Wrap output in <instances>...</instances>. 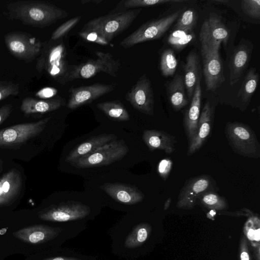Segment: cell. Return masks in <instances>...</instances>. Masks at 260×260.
I'll return each mask as SVG.
<instances>
[{"label": "cell", "mask_w": 260, "mask_h": 260, "mask_svg": "<svg viewBox=\"0 0 260 260\" xmlns=\"http://www.w3.org/2000/svg\"><path fill=\"white\" fill-rule=\"evenodd\" d=\"M10 19L36 27H44L67 18V11L56 6L41 1H23L12 2L7 7Z\"/></svg>", "instance_id": "1"}, {"label": "cell", "mask_w": 260, "mask_h": 260, "mask_svg": "<svg viewBox=\"0 0 260 260\" xmlns=\"http://www.w3.org/2000/svg\"><path fill=\"white\" fill-rule=\"evenodd\" d=\"M142 11L141 8L110 12L86 23L83 30L96 32L108 42L128 28Z\"/></svg>", "instance_id": "2"}, {"label": "cell", "mask_w": 260, "mask_h": 260, "mask_svg": "<svg viewBox=\"0 0 260 260\" xmlns=\"http://www.w3.org/2000/svg\"><path fill=\"white\" fill-rule=\"evenodd\" d=\"M225 134L233 150L244 157L258 158L260 144L251 127L243 123L229 122L225 127Z\"/></svg>", "instance_id": "3"}, {"label": "cell", "mask_w": 260, "mask_h": 260, "mask_svg": "<svg viewBox=\"0 0 260 260\" xmlns=\"http://www.w3.org/2000/svg\"><path fill=\"white\" fill-rule=\"evenodd\" d=\"M66 54L62 42L43 45L36 64L37 70L39 72L45 70L51 77L62 84L72 68L68 64Z\"/></svg>", "instance_id": "4"}, {"label": "cell", "mask_w": 260, "mask_h": 260, "mask_svg": "<svg viewBox=\"0 0 260 260\" xmlns=\"http://www.w3.org/2000/svg\"><path fill=\"white\" fill-rule=\"evenodd\" d=\"M181 14V11L178 10L163 17L147 21L123 39L120 42L119 46L127 49L141 43L160 38Z\"/></svg>", "instance_id": "5"}, {"label": "cell", "mask_w": 260, "mask_h": 260, "mask_svg": "<svg viewBox=\"0 0 260 260\" xmlns=\"http://www.w3.org/2000/svg\"><path fill=\"white\" fill-rule=\"evenodd\" d=\"M96 59L72 67L62 84L77 79H88L101 72L116 77L120 66L119 60L115 59L109 52L96 51Z\"/></svg>", "instance_id": "6"}, {"label": "cell", "mask_w": 260, "mask_h": 260, "mask_svg": "<svg viewBox=\"0 0 260 260\" xmlns=\"http://www.w3.org/2000/svg\"><path fill=\"white\" fill-rule=\"evenodd\" d=\"M8 50L15 58L29 62L40 55L43 44L29 34L12 32L4 37Z\"/></svg>", "instance_id": "7"}, {"label": "cell", "mask_w": 260, "mask_h": 260, "mask_svg": "<svg viewBox=\"0 0 260 260\" xmlns=\"http://www.w3.org/2000/svg\"><path fill=\"white\" fill-rule=\"evenodd\" d=\"M128 151L122 141L114 140L80 158L73 164L80 168L107 165L121 159Z\"/></svg>", "instance_id": "8"}, {"label": "cell", "mask_w": 260, "mask_h": 260, "mask_svg": "<svg viewBox=\"0 0 260 260\" xmlns=\"http://www.w3.org/2000/svg\"><path fill=\"white\" fill-rule=\"evenodd\" d=\"M216 189V182L210 175L202 174L190 178L180 191L176 204L179 209H191L197 204L200 196L207 191Z\"/></svg>", "instance_id": "9"}, {"label": "cell", "mask_w": 260, "mask_h": 260, "mask_svg": "<svg viewBox=\"0 0 260 260\" xmlns=\"http://www.w3.org/2000/svg\"><path fill=\"white\" fill-rule=\"evenodd\" d=\"M51 117L34 122L16 124L0 131V147L16 146L39 135Z\"/></svg>", "instance_id": "10"}, {"label": "cell", "mask_w": 260, "mask_h": 260, "mask_svg": "<svg viewBox=\"0 0 260 260\" xmlns=\"http://www.w3.org/2000/svg\"><path fill=\"white\" fill-rule=\"evenodd\" d=\"M229 31L222 22L219 16L212 13L202 23L199 34L201 48L219 51L220 44H226L229 38Z\"/></svg>", "instance_id": "11"}, {"label": "cell", "mask_w": 260, "mask_h": 260, "mask_svg": "<svg viewBox=\"0 0 260 260\" xmlns=\"http://www.w3.org/2000/svg\"><path fill=\"white\" fill-rule=\"evenodd\" d=\"M125 99L139 112L149 115L153 114L154 93L151 83L146 74L139 78L127 92Z\"/></svg>", "instance_id": "12"}, {"label": "cell", "mask_w": 260, "mask_h": 260, "mask_svg": "<svg viewBox=\"0 0 260 260\" xmlns=\"http://www.w3.org/2000/svg\"><path fill=\"white\" fill-rule=\"evenodd\" d=\"M201 52L206 90L215 91L225 80L219 52L201 48Z\"/></svg>", "instance_id": "13"}, {"label": "cell", "mask_w": 260, "mask_h": 260, "mask_svg": "<svg viewBox=\"0 0 260 260\" xmlns=\"http://www.w3.org/2000/svg\"><path fill=\"white\" fill-rule=\"evenodd\" d=\"M90 212L89 208L78 202L63 203L41 212V220L53 222H66L84 218Z\"/></svg>", "instance_id": "14"}, {"label": "cell", "mask_w": 260, "mask_h": 260, "mask_svg": "<svg viewBox=\"0 0 260 260\" xmlns=\"http://www.w3.org/2000/svg\"><path fill=\"white\" fill-rule=\"evenodd\" d=\"M116 84L95 83L70 89V97L67 107L71 109H76L113 91Z\"/></svg>", "instance_id": "15"}, {"label": "cell", "mask_w": 260, "mask_h": 260, "mask_svg": "<svg viewBox=\"0 0 260 260\" xmlns=\"http://www.w3.org/2000/svg\"><path fill=\"white\" fill-rule=\"evenodd\" d=\"M214 109L209 102H206L198 121L197 132L188 142L187 155L190 156L200 150L206 143L212 131Z\"/></svg>", "instance_id": "16"}, {"label": "cell", "mask_w": 260, "mask_h": 260, "mask_svg": "<svg viewBox=\"0 0 260 260\" xmlns=\"http://www.w3.org/2000/svg\"><path fill=\"white\" fill-rule=\"evenodd\" d=\"M252 50V43L245 39L234 50L229 63L231 85L237 83L242 76L250 61Z\"/></svg>", "instance_id": "17"}, {"label": "cell", "mask_w": 260, "mask_h": 260, "mask_svg": "<svg viewBox=\"0 0 260 260\" xmlns=\"http://www.w3.org/2000/svg\"><path fill=\"white\" fill-rule=\"evenodd\" d=\"M61 229L42 224L26 226L13 233L19 240L30 244H40L51 240L58 236Z\"/></svg>", "instance_id": "18"}, {"label": "cell", "mask_w": 260, "mask_h": 260, "mask_svg": "<svg viewBox=\"0 0 260 260\" xmlns=\"http://www.w3.org/2000/svg\"><path fill=\"white\" fill-rule=\"evenodd\" d=\"M202 90L201 80H199L193 92L190 104L186 111L183 118V126L188 142L194 136L200 116Z\"/></svg>", "instance_id": "19"}, {"label": "cell", "mask_w": 260, "mask_h": 260, "mask_svg": "<svg viewBox=\"0 0 260 260\" xmlns=\"http://www.w3.org/2000/svg\"><path fill=\"white\" fill-rule=\"evenodd\" d=\"M22 177L17 170L12 169L0 178V206L11 203L20 193Z\"/></svg>", "instance_id": "20"}, {"label": "cell", "mask_w": 260, "mask_h": 260, "mask_svg": "<svg viewBox=\"0 0 260 260\" xmlns=\"http://www.w3.org/2000/svg\"><path fill=\"white\" fill-rule=\"evenodd\" d=\"M101 188L114 200L123 204H135L141 202L144 198L139 190L131 185L109 183Z\"/></svg>", "instance_id": "21"}, {"label": "cell", "mask_w": 260, "mask_h": 260, "mask_svg": "<svg viewBox=\"0 0 260 260\" xmlns=\"http://www.w3.org/2000/svg\"><path fill=\"white\" fill-rule=\"evenodd\" d=\"M185 62L183 64L184 72V81L187 96L190 102L196 84L201 79V68L199 56L194 49L189 52L186 57Z\"/></svg>", "instance_id": "22"}, {"label": "cell", "mask_w": 260, "mask_h": 260, "mask_svg": "<svg viewBox=\"0 0 260 260\" xmlns=\"http://www.w3.org/2000/svg\"><path fill=\"white\" fill-rule=\"evenodd\" d=\"M142 138L150 151L162 150L168 154L175 151V137L165 131L146 129L143 132Z\"/></svg>", "instance_id": "23"}, {"label": "cell", "mask_w": 260, "mask_h": 260, "mask_svg": "<svg viewBox=\"0 0 260 260\" xmlns=\"http://www.w3.org/2000/svg\"><path fill=\"white\" fill-rule=\"evenodd\" d=\"M169 102L175 111H179L188 103L183 77L176 74L173 79L165 84Z\"/></svg>", "instance_id": "24"}, {"label": "cell", "mask_w": 260, "mask_h": 260, "mask_svg": "<svg viewBox=\"0 0 260 260\" xmlns=\"http://www.w3.org/2000/svg\"><path fill=\"white\" fill-rule=\"evenodd\" d=\"M64 104L65 101L62 98L39 100L27 97L22 100L20 109L25 114L45 113L56 110Z\"/></svg>", "instance_id": "25"}, {"label": "cell", "mask_w": 260, "mask_h": 260, "mask_svg": "<svg viewBox=\"0 0 260 260\" xmlns=\"http://www.w3.org/2000/svg\"><path fill=\"white\" fill-rule=\"evenodd\" d=\"M115 138L116 137L112 134H103L92 137L75 148L67 156L66 160L73 164L80 158L109 143Z\"/></svg>", "instance_id": "26"}, {"label": "cell", "mask_w": 260, "mask_h": 260, "mask_svg": "<svg viewBox=\"0 0 260 260\" xmlns=\"http://www.w3.org/2000/svg\"><path fill=\"white\" fill-rule=\"evenodd\" d=\"M259 79V75L254 68H250L245 77L238 92V97L244 104H249L255 91Z\"/></svg>", "instance_id": "27"}, {"label": "cell", "mask_w": 260, "mask_h": 260, "mask_svg": "<svg viewBox=\"0 0 260 260\" xmlns=\"http://www.w3.org/2000/svg\"><path fill=\"white\" fill-rule=\"evenodd\" d=\"M98 109L108 117L117 121H128L130 117L128 112L121 102L118 100L99 103Z\"/></svg>", "instance_id": "28"}, {"label": "cell", "mask_w": 260, "mask_h": 260, "mask_svg": "<svg viewBox=\"0 0 260 260\" xmlns=\"http://www.w3.org/2000/svg\"><path fill=\"white\" fill-rule=\"evenodd\" d=\"M151 231V226L146 223H142L134 228L126 237L124 246L134 248L141 245L148 238Z\"/></svg>", "instance_id": "29"}, {"label": "cell", "mask_w": 260, "mask_h": 260, "mask_svg": "<svg viewBox=\"0 0 260 260\" xmlns=\"http://www.w3.org/2000/svg\"><path fill=\"white\" fill-rule=\"evenodd\" d=\"M196 38V35L193 30H185L173 29L167 38V42L173 48L179 50L183 49L195 41Z\"/></svg>", "instance_id": "30"}, {"label": "cell", "mask_w": 260, "mask_h": 260, "mask_svg": "<svg viewBox=\"0 0 260 260\" xmlns=\"http://www.w3.org/2000/svg\"><path fill=\"white\" fill-rule=\"evenodd\" d=\"M182 0H126L120 2L111 12L122 11L142 7L153 6L169 3H180Z\"/></svg>", "instance_id": "31"}, {"label": "cell", "mask_w": 260, "mask_h": 260, "mask_svg": "<svg viewBox=\"0 0 260 260\" xmlns=\"http://www.w3.org/2000/svg\"><path fill=\"white\" fill-rule=\"evenodd\" d=\"M198 201L208 209L223 210L228 208V204L225 198L219 196L214 191H210L202 194Z\"/></svg>", "instance_id": "32"}, {"label": "cell", "mask_w": 260, "mask_h": 260, "mask_svg": "<svg viewBox=\"0 0 260 260\" xmlns=\"http://www.w3.org/2000/svg\"><path fill=\"white\" fill-rule=\"evenodd\" d=\"M259 218L252 213L244 225V234L253 247L256 248L259 247Z\"/></svg>", "instance_id": "33"}, {"label": "cell", "mask_w": 260, "mask_h": 260, "mask_svg": "<svg viewBox=\"0 0 260 260\" xmlns=\"http://www.w3.org/2000/svg\"><path fill=\"white\" fill-rule=\"evenodd\" d=\"M178 61L174 51L170 48L162 52L160 60V70L166 77L173 76L177 69Z\"/></svg>", "instance_id": "34"}, {"label": "cell", "mask_w": 260, "mask_h": 260, "mask_svg": "<svg viewBox=\"0 0 260 260\" xmlns=\"http://www.w3.org/2000/svg\"><path fill=\"white\" fill-rule=\"evenodd\" d=\"M197 12L193 9H187L181 13L177 20L174 29L193 30L198 20Z\"/></svg>", "instance_id": "35"}, {"label": "cell", "mask_w": 260, "mask_h": 260, "mask_svg": "<svg viewBox=\"0 0 260 260\" xmlns=\"http://www.w3.org/2000/svg\"><path fill=\"white\" fill-rule=\"evenodd\" d=\"M81 18V16H78L62 23L53 31L51 40L55 41L62 38L80 21Z\"/></svg>", "instance_id": "36"}, {"label": "cell", "mask_w": 260, "mask_h": 260, "mask_svg": "<svg viewBox=\"0 0 260 260\" xmlns=\"http://www.w3.org/2000/svg\"><path fill=\"white\" fill-rule=\"evenodd\" d=\"M241 6L243 12L249 17L260 18V0H243Z\"/></svg>", "instance_id": "37"}, {"label": "cell", "mask_w": 260, "mask_h": 260, "mask_svg": "<svg viewBox=\"0 0 260 260\" xmlns=\"http://www.w3.org/2000/svg\"><path fill=\"white\" fill-rule=\"evenodd\" d=\"M19 91V86L12 82L0 80V101L11 95H16Z\"/></svg>", "instance_id": "38"}, {"label": "cell", "mask_w": 260, "mask_h": 260, "mask_svg": "<svg viewBox=\"0 0 260 260\" xmlns=\"http://www.w3.org/2000/svg\"><path fill=\"white\" fill-rule=\"evenodd\" d=\"M78 34L81 37L88 41L102 45H108L109 43L106 39L93 31L82 29Z\"/></svg>", "instance_id": "39"}, {"label": "cell", "mask_w": 260, "mask_h": 260, "mask_svg": "<svg viewBox=\"0 0 260 260\" xmlns=\"http://www.w3.org/2000/svg\"><path fill=\"white\" fill-rule=\"evenodd\" d=\"M173 162L171 159L166 158L161 159L158 164L157 171L160 176L166 180L172 170Z\"/></svg>", "instance_id": "40"}, {"label": "cell", "mask_w": 260, "mask_h": 260, "mask_svg": "<svg viewBox=\"0 0 260 260\" xmlns=\"http://www.w3.org/2000/svg\"><path fill=\"white\" fill-rule=\"evenodd\" d=\"M240 260H250L246 239L243 237L240 243Z\"/></svg>", "instance_id": "41"}, {"label": "cell", "mask_w": 260, "mask_h": 260, "mask_svg": "<svg viewBox=\"0 0 260 260\" xmlns=\"http://www.w3.org/2000/svg\"><path fill=\"white\" fill-rule=\"evenodd\" d=\"M12 110L11 104H6L0 108V124L9 116Z\"/></svg>", "instance_id": "42"}, {"label": "cell", "mask_w": 260, "mask_h": 260, "mask_svg": "<svg viewBox=\"0 0 260 260\" xmlns=\"http://www.w3.org/2000/svg\"><path fill=\"white\" fill-rule=\"evenodd\" d=\"M56 92V89L47 87L39 91L36 93V95L42 98H51L54 96Z\"/></svg>", "instance_id": "43"}, {"label": "cell", "mask_w": 260, "mask_h": 260, "mask_svg": "<svg viewBox=\"0 0 260 260\" xmlns=\"http://www.w3.org/2000/svg\"><path fill=\"white\" fill-rule=\"evenodd\" d=\"M42 260H82L76 258H73V257H49L46 258Z\"/></svg>", "instance_id": "44"}, {"label": "cell", "mask_w": 260, "mask_h": 260, "mask_svg": "<svg viewBox=\"0 0 260 260\" xmlns=\"http://www.w3.org/2000/svg\"><path fill=\"white\" fill-rule=\"evenodd\" d=\"M171 203V198H169L165 202L164 205V210H167L170 206Z\"/></svg>", "instance_id": "45"}, {"label": "cell", "mask_w": 260, "mask_h": 260, "mask_svg": "<svg viewBox=\"0 0 260 260\" xmlns=\"http://www.w3.org/2000/svg\"><path fill=\"white\" fill-rule=\"evenodd\" d=\"M229 1H226V0H216V1H213L212 2L215 3H217L218 4H224V3H228Z\"/></svg>", "instance_id": "46"}, {"label": "cell", "mask_w": 260, "mask_h": 260, "mask_svg": "<svg viewBox=\"0 0 260 260\" xmlns=\"http://www.w3.org/2000/svg\"><path fill=\"white\" fill-rule=\"evenodd\" d=\"M1 161H0V169H1Z\"/></svg>", "instance_id": "47"}]
</instances>
